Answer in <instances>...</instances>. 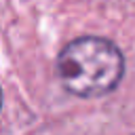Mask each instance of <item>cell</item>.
Wrapping results in <instances>:
<instances>
[{"label":"cell","mask_w":135,"mask_h":135,"mask_svg":"<svg viewBox=\"0 0 135 135\" xmlns=\"http://www.w3.org/2000/svg\"><path fill=\"white\" fill-rule=\"evenodd\" d=\"M57 76L76 97L93 99L112 93L124 76V55L108 38L80 36L57 57Z\"/></svg>","instance_id":"6da1fadb"}]
</instances>
